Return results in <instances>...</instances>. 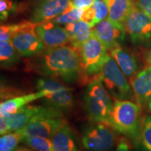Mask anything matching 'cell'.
Listing matches in <instances>:
<instances>
[{"instance_id":"1","label":"cell","mask_w":151,"mask_h":151,"mask_svg":"<svg viewBox=\"0 0 151 151\" xmlns=\"http://www.w3.org/2000/svg\"><path fill=\"white\" fill-rule=\"evenodd\" d=\"M39 65L42 73L67 82L77 80L83 69L79 50L66 45L46 49L41 55Z\"/></svg>"},{"instance_id":"2","label":"cell","mask_w":151,"mask_h":151,"mask_svg":"<svg viewBox=\"0 0 151 151\" xmlns=\"http://www.w3.org/2000/svg\"><path fill=\"white\" fill-rule=\"evenodd\" d=\"M143 122L141 107L138 104L128 99H116L104 124L130 138L134 144L139 145L141 141Z\"/></svg>"},{"instance_id":"3","label":"cell","mask_w":151,"mask_h":151,"mask_svg":"<svg viewBox=\"0 0 151 151\" xmlns=\"http://www.w3.org/2000/svg\"><path fill=\"white\" fill-rule=\"evenodd\" d=\"M85 108L92 121L105 123L113 108V101L99 76L88 84L84 97Z\"/></svg>"},{"instance_id":"4","label":"cell","mask_w":151,"mask_h":151,"mask_svg":"<svg viewBox=\"0 0 151 151\" xmlns=\"http://www.w3.org/2000/svg\"><path fill=\"white\" fill-rule=\"evenodd\" d=\"M99 76L106 89L116 99L125 100L133 97L131 85L111 54L107 55Z\"/></svg>"},{"instance_id":"5","label":"cell","mask_w":151,"mask_h":151,"mask_svg":"<svg viewBox=\"0 0 151 151\" xmlns=\"http://www.w3.org/2000/svg\"><path fill=\"white\" fill-rule=\"evenodd\" d=\"M67 123L61 110L47 106L46 110L32 119L22 129L23 135L50 139L57 130Z\"/></svg>"},{"instance_id":"6","label":"cell","mask_w":151,"mask_h":151,"mask_svg":"<svg viewBox=\"0 0 151 151\" xmlns=\"http://www.w3.org/2000/svg\"><path fill=\"white\" fill-rule=\"evenodd\" d=\"M37 23L22 21L16 24L11 42L20 55L30 57L40 53L45 46L36 33Z\"/></svg>"},{"instance_id":"7","label":"cell","mask_w":151,"mask_h":151,"mask_svg":"<svg viewBox=\"0 0 151 151\" xmlns=\"http://www.w3.org/2000/svg\"><path fill=\"white\" fill-rule=\"evenodd\" d=\"M83 69L88 76H97L101 72L107 55V49L92 33L80 49Z\"/></svg>"},{"instance_id":"8","label":"cell","mask_w":151,"mask_h":151,"mask_svg":"<svg viewBox=\"0 0 151 151\" xmlns=\"http://www.w3.org/2000/svg\"><path fill=\"white\" fill-rule=\"evenodd\" d=\"M124 27L133 43H144L151 39V18L137 4L126 18Z\"/></svg>"},{"instance_id":"9","label":"cell","mask_w":151,"mask_h":151,"mask_svg":"<svg viewBox=\"0 0 151 151\" xmlns=\"http://www.w3.org/2000/svg\"><path fill=\"white\" fill-rule=\"evenodd\" d=\"M83 145L89 151H109L114 146V133L102 122L92 124L84 132Z\"/></svg>"},{"instance_id":"10","label":"cell","mask_w":151,"mask_h":151,"mask_svg":"<svg viewBox=\"0 0 151 151\" xmlns=\"http://www.w3.org/2000/svg\"><path fill=\"white\" fill-rule=\"evenodd\" d=\"M92 32L104 45L107 50L120 46L126 34L124 24L116 23L109 18L96 24L92 28Z\"/></svg>"},{"instance_id":"11","label":"cell","mask_w":151,"mask_h":151,"mask_svg":"<svg viewBox=\"0 0 151 151\" xmlns=\"http://www.w3.org/2000/svg\"><path fill=\"white\" fill-rule=\"evenodd\" d=\"M36 33L46 49L65 46L70 40L65 27L51 21L37 23Z\"/></svg>"},{"instance_id":"12","label":"cell","mask_w":151,"mask_h":151,"mask_svg":"<svg viewBox=\"0 0 151 151\" xmlns=\"http://www.w3.org/2000/svg\"><path fill=\"white\" fill-rule=\"evenodd\" d=\"M69 6V0H38L33 9L31 21L35 23L50 21Z\"/></svg>"},{"instance_id":"13","label":"cell","mask_w":151,"mask_h":151,"mask_svg":"<svg viewBox=\"0 0 151 151\" xmlns=\"http://www.w3.org/2000/svg\"><path fill=\"white\" fill-rule=\"evenodd\" d=\"M133 98L141 107L146 106L151 97V67H147L130 78Z\"/></svg>"},{"instance_id":"14","label":"cell","mask_w":151,"mask_h":151,"mask_svg":"<svg viewBox=\"0 0 151 151\" xmlns=\"http://www.w3.org/2000/svg\"><path fill=\"white\" fill-rule=\"evenodd\" d=\"M47 106L26 105L14 114L5 117L11 132L22 129L24 126L37 115L46 110Z\"/></svg>"},{"instance_id":"15","label":"cell","mask_w":151,"mask_h":151,"mask_svg":"<svg viewBox=\"0 0 151 151\" xmlns=\"http://www.w3.org/2000/svg\"><path fill=\"white\" fill-rule=\"evenodd\" d=\"M44 97V92L39 91L36 93L24 94L20 97H15L12 99L6 100L1 102L0 104V115L1 117H6L14 114L27 105V104Z\"/></svg>"},{"instance_id":"16","label":"cell","mask_w":151,"mask_h":151,"mask_svg":"<svg viewBox=\"0 0 151 151\" xmlns=\"http://www.w3.org/2000/svg\"><path fill=\"white\" fill-rule=\"evenodd\" d=\"M69 35V42L73 47L80 50L84 43L89 39L92 33V27L88 22L83 20H78L74 23L69 24L65 25Z\"/></svg>"},{"instance_id":"17","label":"cell","mask_w":151,"mask_h":151,"mask_svg":"<svg viewBox=\"0 0 151 151\" xmlns=\"http://www.w3.org/2000/svg\"><path fill=\"white\" fill-rule=\"evenodd\" d=\"M110 54L116 60L126 77L130 79L137 73V60L135 57L126 49L120 46L110 50Z\"/></svg>"},{"instance_id":"18","label":"cell","mask_w":151,"mask_h":151,"mask_svg":"<svg viewBox=\"0 0 151 151\" xmlns=\"http://www.w3.org/2000/svg\"><path fill=\"white\" fill-rule=\"evenodd\" d=\"M50 140L55 151H78L74 135L67 123L57 130Z\"/></svg>"},{"instance_id":"19","label":"cell","mask_w":151,"mask_h":151,"mask_svg":"<svg viewBox=\"0 0 151 151\" xmlns=\"http://www.w3.org/2000/svg\"><path fill=\"white\" fill-rule=\"evenodd\" d=\"M109 9L108 18L116 23L124 24L132 7L134 6V0H104Z\"/></svg>"},{"instance_id":"20","label":"cell","mask_w":151,"mask_h":151,"mask_svg":"<svg viewBox=\"0 0 151 151\" xmlns=\"http://www.w3.org/2000/svg\"><path fill=\"white\" fill-rule=\"evenodd\" d=\"M109 17V9L104 0H94V3L85 9L81 20L90 24L93 28L104 19Z\"/></svg>"},{"instance_id":"21","label":"cell","mask_w":151,"mask_h":151,"mask_svg":"<svg viewBox=\"0 0 151 151\" xmlns=\"http://www.w3.org/2000/svg\"><path fill=\"white\" fill-rule=\"evenodd\" d=\"M50 106L60 110L69 109L73 104V97L71 88L47 93L43 97Z\"/></svg>"},{"instance_id":"22","label":"cell","mask_w":151,"mask_h":151,"mask_svg":"<svg viewBox=\"0 0 151 151\" xmlns=\"http://www.w3.org/2000/svg\"><path fill=\"white\" fill-rule=\"evenodd\" d=\"M18 54L11 41H0V60L1 67H9L14 65L18 60Z\"/></svg>"},{"instance_id":"23","label":"cell","mask_w":151,"mask_h":151,"mask_svg":"<svg viewBox=\"0 0 151 151\" xmlns=\"http://www.w3.org/2000/svg\"><path fill=\"white\" fill-rule=\"evenodd\" d=\"M84 11L85 9L76 8L70 5L62 14L52 19L50 21L59 25L61 24L67 25L69 24L74 23L81 20Z\"/></svg>"},{"instance_id":"24","label":"cell","mask_w":151,"mask_h":151,"mask_svg":"<svg viewBox=\"0 0 151 151\" xmlns=\"http://www.w3.org/2000/svg\"><path fill=\"white\" fill-rule=\"evenodd\" d=\"M21 142L37 151H55L50 139L23 135Z\"/></svg>"},{"instance_id":"25","label":"cell","mask_w":151,"mask_h":151,"mask_svg":"<svg viewBox=\"0 0 151 151\" xmlns=\"http://www.w3.org/2000/svg\"><path fill=\"white\" fill-rule=\"evenodd\" d=\"M23 134L20 131L14 132L1 136L0 139V151H11L21 142Z\"/></svg>"},{"instance_id":"26","label":"cell","mask_w":151,"mask_h":151,"mask_svg":"<svg viewBox=\"0 0 151 151\" xmlns=\"http://www.w3.org/2000/svg\"><path fill=\"white\" fill-rule=\"evenodd\" d=\"M37 88L39 91H42L45 93V95L47 93H51L59 90L69 89L67 88L60 83L52 79L48 78H39L37 82Z\"/></svg>"},{"instance_id":"27","label":"cell","mask_w":151,"mask_h":151,"mask_svg":"<svg viewBox=\"0 0 151 151\" xmlns=\"http://www.w3.org/2000/svg\"><path fill=\"white\" fill-rule=\"evenodd\" d=\"M141 143L147 151H151V116H148L144 119L142 132Z\"/></svg>"},{"instance_id":"28","label":"cell","mask_w":151,"mask_h":151,"mask_svg":"<svg viewBox=\"0 0 151 151\" xmlns=\"http://www.w3.org/2000/svg\"><path fill=\"white\" fill-rule=\"evenodd\" d=\"M14 2L11 0H0V17L1 20H4L14 11Z\"/></svg>"},{"instance_id":"29","label":"cell","mask_w":151,"mask_h":151,"mask_svg":"<svg viewBox=\"0 0 151 151\" xmlns=\"http://www.w3.org/2000/svg\"><path fill=\"white\" fill-rule=\"evenodd\" d=\"M16 24H1L0 27V41H11Z\"/></svg>"},{"instance_id":"30","label":"cell","mask_w":151,"mask_h":151,"mask_svg":"<svg viewBox=\"0 0 151 151\" xmlns=\"http://www.w3.org/2000/svg\"><path fill=\"white\" fill-rule=\"evenodd\" d=\"M70 5L81 9H86L94 3V0H69Z\"/></svg>"},{"instance_id":"31","label":"cell","mask_w":151,"mask_h":151,"mask_svg":"<svg viewBox=\"0 0 151 151\" xmlns=\"http://www.w3.org/2000/svg\"><path fill=\"white\" fill-rule=\"evenodd\" d=\"M136 4L151 18V0H137Z\"/></svg>"},{"instance_id":"32","label":"cell","mask_w":151,"mask_h":151,"mask_svg":"<svg viewBox=\"0 0 151 151\" xmlns=\"http://www.w3.org/2000/svg\"><path fill=\"white\" fill-rule=\"evenodd\" d=\"M11 129L9 127L8 122L6 121V119L5 117H1L0 118V134L1 136L6 134L10 133Z\"/></svg>"},{"instance_id":"33","label":"cell","mask_w":151,"mask_h":151,"mask_svg":"<svg viewBox=\"0 0 151 151\" xmlns=\"http://www.w3.org/2000/svg\"><path fill=\"white\" fill-rule=\"evenodd\" d=\"M115 151H131L129 143L124 139H122L119 141L118 146Z\"/></svg>"},{"instance_id":"34","label":"cell","mask_w":151,"mask_h":151,"mask_svg":"<svg viewBox=\"0 0 151 151\" xmlns=\"http://www.w3.org/2000/svg\"><path fill=\"white\" fill-rule=\"evenodd\" d=\"M146 61L148 67H151V50L148 52L146 57Z\"/></svg>"},{"instance_id":"35","label":"cell","mask_w":151,"mask_h":151,"mask_svg":"<svg viewBox=\"0 0 151 151\" xmlns=\"http://www.w3.org/2000/svg\"><path fill=\"white\" fill-rule=\"evenodd\" d=\"M18 151H35L32 149L28 148L27 147H24V146H20V147H18Z\"/></svg>"},{"instance_id":"36","label":"cell","mask_w":151,"mask_h":151,"mask_svg":"<svg viewBox=\"0 0 151 151\" xmlns=\"http://www.w3.org/2000/svg\"><path fill=\"white\" fill-rule=\"evenodd\" d=\"M146 106H147V108L148 109V111H150V112H151V97H150V99H148Z\"/></svg>"},{"instance_id":"37","label":"cell","mask_w":151,"mask_h":151,"mask_svg":"<svg viewBox=\"0 0 151 151\" xmlns=\"http://www.w3.org/2000/svg\"><path fill=\"white\" fill-rule=\"evenodd\" d=\"M11 151H18V147H17V148H16L15 149H14L13 150H11Z\"/></svg>"}]
</instances>
